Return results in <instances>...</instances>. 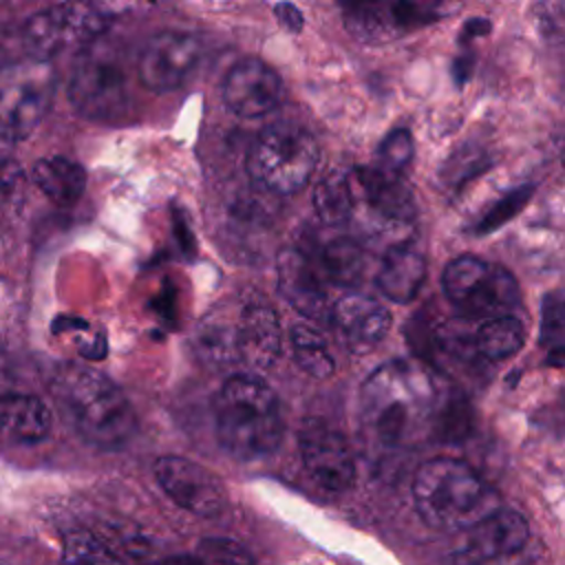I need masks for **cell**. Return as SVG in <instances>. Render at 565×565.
<instances>
[{
  "label": "cell",
  "instance_id": "1",
  "mask_svg": "<svg viewBox=\"0 0 565 565\" xmlns=\"http://www.w3.org/2000/svg\"><path fill=\"white\" fill-rule=\"evenodd\" d=\"M446 404L430 369L417 360H391L362 386V417L384 444L406 446L441 428Z\"/></svg>",
  "mask_w": 565,
  "mask_h": 565
},
{
  "label": "cell",
  "instance_id": "2",
  "mask_svg": "<svg viewBox=\"0 0 565 565\" xmlns=\"http://www.w3.org/2000/svg\"><path fill=\"white\" fill-rule=\"evenodd\" d=\"M51 395L79 437L97 448H121L137 430V415L126 395L90 366L62 364L51 380Z\"/></svg>",
  "mask_w": 565,
  "mask_h": 565
},
{
  "label": "cell",
  "instance_id": "3",
  "mask_svg": "<svg viewBox=\"0 0 565 565\" xmlns=\"http://www.w3.org/2000/svg\"><path fill=\"white\" fill-rule=\"evenodd\" d=\"M214 426L223 450L241 461L265 459L282 439L278 395L256 375L238 373L214 397Z\"/></svg>",
  "mask_w": 565,
  "mask_h": 565
},
{
  "label": "cell",
  "instance_id": "4",
  "mask_svg": "<svg viewBox=\"0 0 565 565\" xmlns=\"http://www.w3.org/2000/svg\"><path fill=\"white\" fill-rule=\"evenodd\" d=\"M413 497L419 516L441 532H470L501 510L494 488L452 457L422 463L413 479Z\"/></svg>",
  "mask_w": 565,
  "mask_h": 565
},
{
  "label": "cell",
  "instance_id": "5",
  "mask_svg": "<svg viewBox=\"0 0 565 565\" xmlns=\"http://www.w3.org/2000/svg\"><path fill=\"white\" fill-rule=\"evenodd\" d=\"M318 163V143L298 124H269L252 141L247 154L249 177L274 194L300 192Z\"/></svg>",
  "mask_w": 565,
  "mask_h": 565
},
{
  "label": "cell",
  "instance_id": "6",
  "mask_svg": "<svg viewBox=\"0 0 565 565\" xmlns=\"http://www.w3.org/2000/svg\"><path fill=\"white\" fill-rule=\"evenodd\" d=\"M446 298L470 318H501L519 305V282L501 265L463 254L452 258L441 276Z\"/></svg>",
  "mask_w": 565,
  "mask_h": 565
},
{
  "label": "cell",
  "instance_id": "7",
  "mask_svg": "<svg viewBox=\"0 0 565 565\" xmlns=\"http://www.w3.org/2000/svg\"><path fill=\"white\" fill-rule=\"evenodd\" d=\"M108 15L88 2H62L33 13L22 26V46L33 62L46 64L62 49L93 44L104 33Z\"/></svg>",
  "mask_w": 565,
  "mask_h": 565
},
{
  "label": "cell",
  "instance_id": "8",
  "mask_svg": "<svg viewBox=\"0 0 565 565\" xmlns=\"http://www.w3.org/2000/svg\"><path fill=\"white\" fill-rule=\"evenodd\" d=\"M126 75L117 55L104 44H88L75 60L68 82V99L86 119L108 121L126 106Z\"/></svg>",
  "mask_w": 565,
  "mask_h": 565
},
{
  "label": "cell",
  "instance_id": "9",
  "mask_svg": "<svg viewBox=\"0 0 565 565\" xmlns=\"http://www.w3.org/2000/svg\"><path fill=\"white\" fill-rule=\"evenodd\" d=\"M53 73L49 64L22 62L4 71L2 79V150L29 137L49 110L53 99Z\"/></svg>",
  "mask_w": 565,
  "mask_h": 565
},
{
  "label": "cell",
  "instance_id": "10",
  "mask_svg": "<svg viewBox=\"0 0 565 565\" xmlns=\"http://www.w3.org/2000/svg\"><path fill=\"white\" fill-rule=\"evenodd\" d=\"M201 57L203 44L194 33L166 29L143 44L137 57V73L148 90L170 93L194 75Z\"/></svg>",
  "mask_w": 565,
  "mask_h": 565
},
{
  "label": "cell",
  "instance_id": "11",
  "mask_svg": "<svg viewBox=\"0 0 565 565\" xmlns=\"http://www.w3.org/2000/svg\"><path fill=\"white\" fill-rule=\"evenodd\" d=\"M300 457L311 479L329 490L342 492L355 479V459L347 437L322 419H307L298 433Z\"/></svg>",
  "mask_w": 565,
  "mask_h": 565
},
{
  "label": "cell",
  "instance_id": "12",
  "mask_svg": "<svg viewBox=\"0 0 565 565\" xmlns=\"http://www.w3.org/2000/svg\"><path fill=\"white\" fill-rule=\"evenodd\" d=\"M154 477L174 503L199 516H216L227 505V492L218 477L185 457H159Z\"/></svg>",
  "mask_w": 565,
  "mask_h": 565
},
{
  "label": "cell",
  "instance_id": "13",
  "mask_svg": "<svg viewBox=\"0 0 565 565\" xmlns=\"http://www.w3.org/2000/svg\"><path fill=\"white\" fill-rule=\"evenodd\" d=\"M439 18V7L424 2H360L344 9L349 33L364 44H382Z\"/></svg>",
  "mask_w": 565,
  "mask_h": 565
},
{
  "label": "cell",
  "instance_id": "14",
  "mask_svg": "<svg viewBox=\"0 0 565 565\" xmlns=\"http://www.w3.org/2000/svg\"><path fill=\"white\" fill-rule=\"evenodd\" d=\"M280 97L282 79L258 57L238 60L225 75L223 102L243 119H256L271 113Z\"/></svg>",
  "mask_w": 565,
  "mask_h": 565
},
{
  "label": "cell",
  "instance_id": "15",
  "mask_svg": "<svg viewBox=\"0 0 565 565\" xmlns=\"http://www.w3.org/2000/svg\"><path fill=\"white\" fill-rule=\"evenodd\" d=\"M530 539L527 521L514 510H499L468 532L455 554V565H494L523 552Z\"/></svg>",
  "mask_w": 565,
  "mask_h": 565
},
{
  "label": "cell",
  "instance_id": "16",
  "mask_svg": "<svg viewBox=\"0 0 565 565\" xmlns=\"http://www.w3.org/2000/svg\"><path fill=\"white\" fill-rule=\"evenodd\" d=\"M278 289L298 313L318 322L333 318L320 274L298 249H282L278 254Z\"/></svg>",
  "mask_w": 565,
  "mask_h": 565
},
{
  "label": "cell",
  "instance_id": "17",
  "mask_svg": "<svg viewBox=\"0 0 565 565\" xmlns=\"http://www.w3.org/2000/svg\"><path fill=\"white\" fill-rule=\"evenodd\" d=\"M355 188V201L371 210V216L382 223H408L415 216V201L411 190L397 179V174L382 168H360L351 174Z\"/></svg>",
  "mask_w": 565,
  "mask_h": 565
},
{
  "label": "cell",
  "instance_id": "18",
  "mask_svg": "<svg viewBox=\"0 0 565 565\" xmlns=\"http://www.w3.org/2000/svg\"><path fill=\"white\" fill-rule=\"evenodd\" d=\"M280 322L276 311L265 302H247L238 311L236 342L238 360L252 369H269L280 353Z\"/></svg>",
  "mask_w": 565,
  "mask_h": 565
},
{
  "label": "cell",
  "instance_id": "19",
  "mask_svg": "<svg viewBox=\"0 0 565 565\" xmlns=\"http://www.w3.org/2000/svg\"><path fill=\"white\" fill-rule=\"evenodd\" d=\"M333 327L349 349L366 351L388 333L391 313L364 294H344L333 305Z\"/></svg>",
  "mask_w": 565,
  "mask_h": 565
},
{
  "label": "cell",
  "instance_id": "20",
  "mask_svg": "<svg viewBox=\"0 0 565 565\" xmlns=\"http://www.w3.org/2000/svg\"><path fill=\"white\" fill-rule=\"evenodd\" d=\"M426 278V260L411 245H395L384 254L377 271L380 291L393 302H411Z\"/></svg>",
  "mask_w": 565,
  "mask_h": 565
},
{
  "label": "cell",
  "instance_id": "21",
  "mask_svg": "<svg viewBox=\"0 0 565 565\" xmlns=\"http://www.w3.org/2000/svg\"><path fill=\"white\" fill-rule=\"evenodd\" d=\"M33 181L51 203L68 207L84 194L86 172L66 157H44L33 166Z\"/></svg>",
  "mask_w": 565,
  "mask_h": 565
},
{
  "label": "cell",
  "instance_id": "22",
  "mask_svg": "<svg viewBox=\"0 0 565 565\" xmlns=\"http://www.w3.org/2000/svg\"><path fill=\"white\" fill-rule=\"evenodd\" d=\"M4 433L15 441H40L51 430V413L46 404L33 395H4L2 397Z\"/></svg>",
  "mask_w": 565,
  "mask_h": 565
},
{
  "label": "cell",
  "instance_id": "23",
  "mask_svg": "<svg viewBox=\"0 0 565 565\" xmlns=\"http://www.w3.org/2000/svg\"><path fill=\"white\" fill-rule=\"evenodd\" d=\"M525 342V329L521 320L501 316L486 320L475 333V351L492 362L512 358Z\"/></svg>",
  "mask_w": 565,
  "mask_h": 565
},
{
  "label": "cell",
  "instance_id": "24",
  "mask_svg": "<svg viewBox=\"0 0 565 565\" xmlns=\"http://www.w3.org/2000/svg\"><path fill=\"white\" fill-rule=\"evenodd\" d=\"M355 188L351 177L333 172L324 177L313 190V207L322 223L340 225L351 218L355 210Z\"/></svg>",
  "mask_w": 565,
  "mask_h": 565
},
{
  "label": "cell",
  "instance_id": "25",
  "mask_svg": "<svg viewBox=\"0 0 565 565\" xmlns=\"http://www.w3.org/2000/svg\"><path fill=\"white\" fill-rule=\"evenodd\" d=\"M320 260H322L320 267L327 274V278L333 280L335 285H342V287L355 285L362 278L364 265H366L364 249L349 236L331 241L322 249Z\"/></svg>",
  "mask_w": 565,
  "mask_h": 565
},
{
  "label": "cell",
  "instance_id": "26",
  "mask_svg": "<svg viewBox=\"0 0 565 565\" xmlns=\"http://www.w3.org/2000/svg\"><path fill=\"white\" fill-rule=\"evenodd\" d=\"M291 347H294V358L300 364V369L316 377V380H327L335 371V362L327 349L324 338L313 331L307 324H294L291 327Z\"/></svg>",
  "mask_w": 565,
  "mask_h": 565
},
{
  "label": "cell",
  "instance_id": "27",
  "mask_svg": "<svg viewBox=\"0 0 565 565\" xmlns=\"http://www.w3.org/2000/svg\"><path fill=\"white\" fill-rule=\"evenodd\" d=\"M541 344L547 349V364L565 366V291H552L543 300Z\"/></svg>",
  "mask_w": 565,
  "mask_h": 565
},
{
  "label": "cell",
  "instance_id": "28",
  "mask_svg": "<svg viewBox=\"0 0 565 565\" xmlns=\"http://www.w3.org/2000/svg\"><path fill=\"white\" fill-rule=\"evenodd\" d=\"M236 322L207 316V320L199 329V349L212 362H241L238 360V342H236Z\"/></svg>",
  "mask_w": 565,
  "mask_h": 565
},
{
  "label": "cell",
  "instance_id": "29",
  "mask_svg": "<svg viewBox=\"0 0 565 565\" xmlns=\"http://www.w3.org/2000/svg\"><path fill=\"white\" fill-rule=\"evenodd\" d=\"M64 565H121L106 545L88 532H71L64 539Z\"/></svg>",
  "mask_w": 565,
  "mask_h": 565
},
{
  "label": "cell",
  "instance_id": "30",
  "mask_svg": "<svg viewBox=\"0 0 565 565\" xmlns=\"http://www.w3.org/2000/svg\"><path fill=\"white\" fill-rule=\"evenodd\" d=\"M377 157H380V166L384 172H391V174L402 172L413 159L411 132L406 128H395L393 132H388L384 137V141L380 143Z\"/></svg>",
  "mask_w": 565,
  "mask_h": 565
},
{
  "label": "cell",
  "instance_id": "31",
  "mask_svg": "<svg viewBox=\"0 0 565 565\" xmlns=\"http://www.w3.org/2000/svg\"><path fill=\"white\" fill-rule=\"evenodd\" d=\"M532 196V188L530 185H523V188H516L512 192H508L503 199H499L486 214L483 218L477 223V232L479 234H486V232H492L497 230L499 225H503L505 221H510L512 216H516L525 203L530 201Z\"/></svg>",
  "mask_w": 565,
  "mask_h": 565
},
{
  "label": "cell",
  "instance_id": "32",
  "mask_svg": "<svg viewBox=\"0 0 565 565\" xmlns=\"http://www.w3.org/2000/svg\"><path fill=\"white\" fill-rule=\"evenodd\" d=\"M276 15L285 29H289V31L302 29V13L294 4H278Z\"/></svg>",
  "mask_w": 565,
  "mask_h": 565
}]
</instances>
